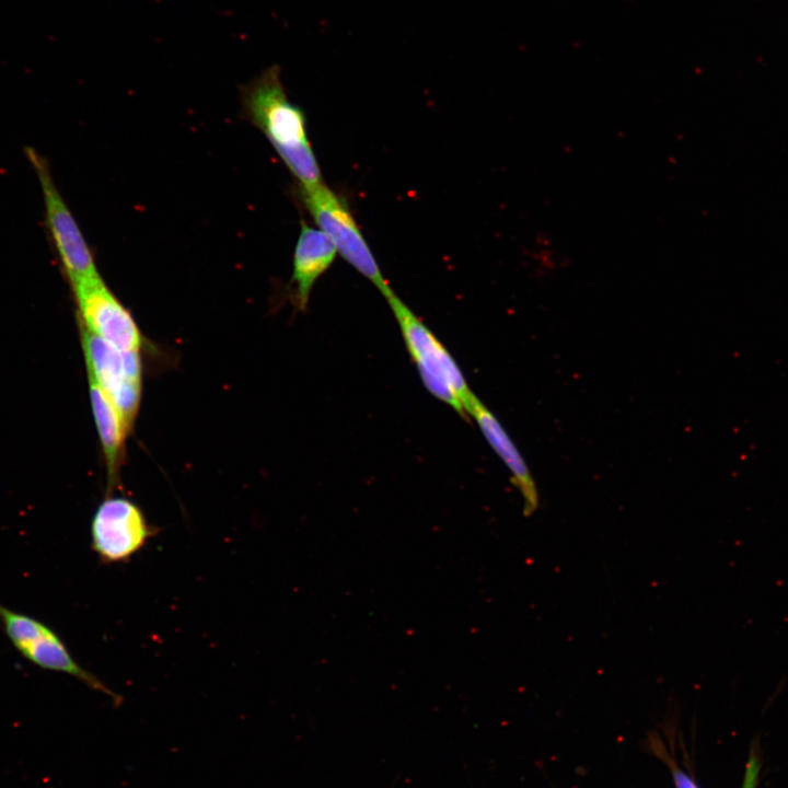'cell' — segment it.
Returning <instances> with one entry per match:
<instances>
[{"instance_id": "obj_4", "label": "cell", "mask_w": 788, "mask_h": 788, "mask_svg": "<svg viewBox=\"0 0 788 788\" xmlns=\"http://www.w3.org/2000/svg\"><path fill=\"white\" fill-rule=\"evenodd\" d=\"M0 624L14 648L33 664L71 675L115 703L120 702L115 692L74 660L62 639L43 622L0 603Z\"/></svg>"}, {"instance_id": "obj_5", "label": "cell", "mask_w": 788, "mask_h": 788, "mask_svg": "<svg viewBox=\"0 0 788 788\" xmlns=\"http://www.w3.org/2000/svg\"><path fill=\"white\" fill-rule=\"evenodd\" d=\"M88 376L92 378L123 415L131 430L142 390L139 352L117 349L81 326Z\"/></svg>"}, {"instance_id": "obj_12", "label": "cell", "mask_w": 788, "mask_h": 788, "mask_svg": "<svg viewBox=\"0 0 788 788\" xmlns=\"http://www.w3.org/2000/svg\"><path fill=\"white\" fill-rule=\"evenodd\" d=\"M530 256L533 260L534 268L541 273L555 270L563 263L560 252L553 244L552 240L544 234L534 236Z\"/></svg>"}, {"instance_id": "obj_2", "label": "cell", "mask_w": 788, "mask_h": 788, "mask_svg": "<svg viewBox=\"0 0 788 788\" xmlns=\"http://www.w3.org/2000/svg\"><path fill=\"white\" fill-rule=\"evenodd\" d=\"M425 387L465 418L476 398L460 367L425 323L395 294L386 298Z\"/></svg>"}, {"instance_id": "obj_9", "label": "cell", "mask_w": 788, "mask_h": 788, "mask_svg": "<svg viewBox=\"0 0 788 788\" xmlns=\"http://www.w3.org/2000/svg\"><path fill=\"white\" fill-rule=\"evenodd\" d=\"M468 417L474 419L486 441L508 467L511 479L523 498V513L530 517L537 510L540 497L529 466L518 448L496 416L477 397L468 409Z\"/></svg>"}, {"instance_id": "obj_6", "label": "cell", "mask_w": 788, "mask_h": 788, "mask_svg": "<svg viewBox=\"0 0 788 788\" xmlns=\"http://www.w3.org/2000/svg\"><path fill=\"white\" fill-rule=\"evenodd\" d=\"M26 153L42 187L47 228L71 287L100 275L94 255L58 192L45 159L31 148Z\"/></svg>"}, {"instance_id": "obj_8", "label": "cell", "mask_w": 788, "mask_h": 788, "mask_svg": "<svg viewBox=\"0 0 788 788\" xmlns=\"http://www.w3.org/2000/svg\"><path fill=\"white\" fill-rule=\"evenodd\" d=\"M71 288L82 327L117 349L140 351L143 338L137 322L100 275Z\"/></svg>"}, {"instance_id": "obj_1", "label": "cell", "mask_w": 788, "mask_h": 788, "mask_svg": "<svg viewBox=\"0 0 788 788\" xmlns=\"http://www.w3.org/2000/svg\"><path fill=\"white\" fill-rule=\"evenodd\" d=\"M240 99L245 119L262 131L300 187L323 183L308 137L305 114L289 100L280 68L270 66L241 86Z\"/></svg>"}, {"instance_id": "obj_7", "label": "cell", "mask_w": 788, "mask_h": 788, "mask_svg": "<svg viewBox=\"0 0 788 788\" xmlns=\"http://www.w3.org/2000/svg\"><path fill=\"white\" fill-rule=\"evenodd\" d=\"M91 547L104 564L130 560L157 533L141 508L125 497H106L91 521Z\"/></svg>"}, {"instance_id": "obj_3", "label": "cell", "mask_w": 788, "mask_h": 788, "mask_svg": "<svg viewBox=\"0 0 788 788\" xmlns=\"http://www.w3.org/2000/svg\"><path fill=\"white\" fill-rule=\"evenodd\" d=\"M301 201L315 223L333 242L337 253L370 280L385 297L394 292L383 277L373 253L364 240L347 201L321 183L299 189Z\"/></svg>"}, {"instance_id": "obj_10", "label": "cell", "mask_w": 788, "mask_h": 788, "mask_svg": "<svg viewBox=\"0 0 788 788\" xmlns=\"http://www.w3.org/2000/svg\"><path fill=\"white\" fill-rule=\"evenodd\" d=\"M336 255V247L323 231L301 221L291 275L299 310H305L314 283L332 266Z\"/></svg>"}, {"instance_id": "obj_13", "label": "cell", "mask_w": 788, "mask_h": 788, "mask_svg": "<svg viewBox=\"0 0 788 788\" xmlns=\"http://www.w3.org/2000/svg\"><path fill=\"white\" fill-rule=\"evenodd\" d=\"M673 778L676 788H698L696 784L680 769L673 770Z\"/></svg>"}, {"instance_id": "obj_11", "label": "cell", "mask_w": 788, "mask_h": 788, "mask_svg": "<svg viewBox=\"0 0 788 788\" xmlns=\"http://www.w3.org/2000/svg\"><path fill=\"white\" fill-rule=\"evenodd\" d=\"M88 380L92 413L105 459L108 489H111L118 483L126 439L130 429L118 408L97 383L90 376Z\"/></svg>"}]
</instances>
